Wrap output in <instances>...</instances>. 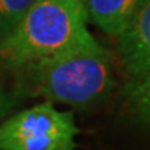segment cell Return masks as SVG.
Segmentation results:
<instances>
[{
  "mask_svg": "<svg viewBox=\"0 0 150 150\" xmlns=\"http://www.w3.org/2000/svg\"><path fill=\"white\" fill-rule=\"evenodd\" d=\"M35 0H0V40L22 20Z\"/></svg>",
  "mask_w": 150,
  "mask_h": 150,
  "instance_id": "obj_7",
  "label": "cell"
},
{
  "mask_svg": "<svg viewBox=\"0 0 150 150\" xmlns=\"http://www.w3.org/2000/svg\"><path fill=\"white\" fill-rule=\"evenodd\" d=\"M18 72L27 95L76 108L106 100L115 86L112 57L102 45L71 50Z\"/></svg>",
  "mask_w": 150,
  "mask_h": 150,
  "instance_id": "obj_2",
  "label": "cell"
},
{
  "mask_svg": "<svg viewBox=\"0 0 150 150\" xmlns=\"http://www.w3.org/2000/svg\"><path fill=\"white\" fill-rule=\"evenodd\" d=\"M95 25L108 36L117 38L143 0H81Z\"/></svg>",
  "mask_w": 150,
  "mask_h": 150,
  "instance_id": "obj_5",
  "label": "cell"
},
{
  "mask_svg": "<svg viewBox=\"0 0 150 150\" xmlns=\"http://www.w3.org/2000/svg\"><path fill=\"white\" fill-rule=\"evenodd\" d=\"M14 104H16L14 96H11L10 93H7V92L3 89L1 82H0V122H1V121L7 117V114L13 110Z\"/></svg>",
  "mask_w": 150,
  "mask_h": 150,
  "instance_id": "obj_8",
  "label": "cell"
},
{
  "mask_svg": "<svg viewBox=\"0 0 150 150\" xmlns=\"http://www.w3.org/2000/svg\"><path fill=\"white\" fill-rule=\"evenodd\" d=\"M88 21L81 0H35L0 40V64L18 72L71 50L97 46Z\"/></svg>",
  "mask_w": 150,
  "mask_h": 150,
  "instance_id": "obj_1",
  "label": "cell"
},
{
  "mask_svg": "<svg viewBox=\"0 0 150 150\" xmlns=\"http://www.w3.org/2000/svg\"><path fill=\"white\" fill-rule=\"evenodd\" d=\"M124 100L135 121L150 131V71L128 81Z\"/></svg>",
  "mask_w": 150,
  "mask_h": 150,
  "instance_id": "obj_6",
  "label": "cell"
},
{
  "mask_svg": "<svg viewBox=\"0 0 150 150\" xmlns=\"http://www.w3.org/2000/svg\"><path fill=\"white\" fill-rule=\"evenodd\" d=\"M79 132L72 112L43 102L0 122V150H75Z\"/></svg>",
  "mask_w": 150,
  "mask_h": 150,
  "instance_id": "obj_3",
  "label": "cell"
},
{
  "mask_svg": "<svg viewBox=\"0 0 150 150\" xmlns=\"http://www.w3.org/2000/svg\"><path fill=\"white\" fill-rule=\"evenodd\" d=\"M117 50L129 79L150 71V0H143L117 38Z\"/></svg>",
  "mask_w": 150,
  "mask_h": 150,
  "instance_id": "obj_4",
  "label": "cell"
}]
</instances>
